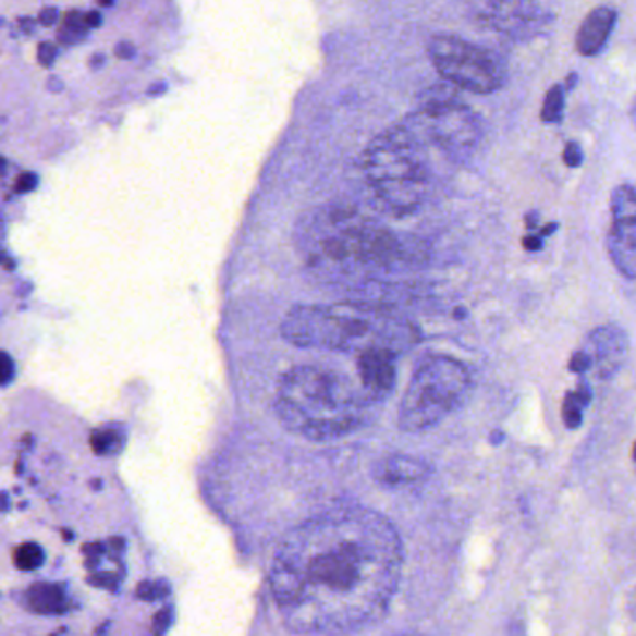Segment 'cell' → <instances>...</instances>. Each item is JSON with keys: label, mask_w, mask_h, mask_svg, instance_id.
<instances>
[{"label": "cell", "mask_w": 636, "mask_h": 636, "mask_svg": "<svg viewBox=\"0 0 636 636\" xmlns=\"http://www.w3.org/2000/svg\"><path fill=\"white\" fill-rule=\"evenodd\" d=\"M396 528L368 507H338L288 534L269 585L288 629L347 636L377 624L402 578Z\"/></svg>", "instance_id": "6da1fadb"}, {"label": "cell", "mask_w": 636, "mask_h": 636, "mask_svg": "<svg viewBox=\"0 0 636 636\" xmlns=\"http://www.w3.org/2000/svg\"><path fill=\"white\" fill-rule=\"evenodd\" d=\"M299 250L308 269L329 280L384 269L403 256L392 230L345 206L318 209L301 222Z\"/></svg>", "instance_id": "7a4b0ae2"}, {"label": "cell", "mask_w": 636, "mask_h": 636, "mask_svg": "<svg viewBox=\"0 0 636 636\" xmlns=\"http://www.w3.org/2000/svg\"><path fill=\"white\" fill-rule=\"evenodd\" d=\"M366 405L370 402L350 377L318 364L293 366L280 376L274 394L280 423L313 441L355 431L363 424Z\"/></svg>", "instance_id": "3957f363"}, {"label": "cell", "mask_w": 636, "mask_h": 636, "mask_svg": "<svg viewBox=\"0 0 636 636\" xmlns=\"http://www.w3.org/2000/svg\"><path fill=\"white\" fill-rule=\"evenodd\" d=\"M413 327L383 308L364 303L301 305L282 321V337L297 347L355 353L390 350L413 344Z\"/></svg>", "instance_id": "277c9868"}, {"label": "cell", "mask_w": 636, "mask_h": 636, "mask_svg": "<svg viewBox=\"0 0 636 636\" xmlns=\"http://www.w3.org/2000/svg\"><path fill=\"white\" fill-rule=\"evenodd\" d=\"M428 144L409 125H394L371 140L363 156V172L371 193L390 213L409 215L428 196Z\"/></svg>", "instance_id": "5b68a950"}, {"label": "cell", "mask_w": 636, "mask_h": 636, "mask_svg": "<svg viewBox=\"0 0 636 636\" xmlns=\"http://www.w3.org/2000/svg\"><path fill=\"white\" fill-rule=\"evenodd\" d=\"M470 371L457 358L429 355L416 366L405 389L397 424L407 433H420L462 407L470 390Z\"/></svg>", "instance_id": "8992f818"}, {"label": "cell", "mask_w": 636, "mask_h": 636, "mask_svg": "<svg viewBox=\"0 0 636 636\" xmlns=\"http://www.w3.org/2000/svg\"><path fill=\"white\" fill-rule=\"evenodd\" d=\"M405 124L426 144H436L449 154L473 150L481 137L480 120L467 103L447 86L424 91L416 111Z\"/></svg>", "instance_id": "52a82bcc"}, {"label": "cell", "mask_w": 636, "mask_h": 636, "mask_svg": "<svg viewBox=\"0 0 636 636\" xmlns=\"http://www.w3.org/2000/svg\"><path fill=\"white\" fill-rule=\"evenodd\" d=\"M428 54L437 73L447 83L473 94H493L506 83V68L494 52L473 41L437 34L429 39Z\"/></svg>", "instance_id": "ba28073f"}, {"label": "cell", "mask_w": 636, "mask_h": 636, "mask_svg": "<svg viewBox=\"0 0 636 636\" xmlns=\"http://www.w3.org/2000/svg\"><path fill=\"white\" fill-rule=\"evenodd\" d=\"M604 245L617 273L636 280V187L629 183L612 191L611 227Z\"/></svg>", "instance_id": "9c48e42d"}, {"label": "cell", "mask_w": 636, "mask_h": 636, "mask_svg": "<svg viewBox=\"0 0 636 636\" xmlns=\"http://www.w3.org/2000/svg\"><path fill=\"white\" fill-rule=\"evenodd\" d=\"M476 17L497 33L513 39H528L543 33L552 21V13L530 2H487L481 4Z\"/></svg>", "instance_id": "30bf717a"}, {"label": "cell", "mask_w": 636, "mask_h": 636, "mask_svg": "<svg viewBox=\"0 0 636 636\" xmlns=\"http://www.w3.org/2000/svg\"><path fill=\"white\" fill-rule=\"evenodd\" d=\"M580 351L590 363L591 374L598 379H609L624 366L629 353V337L617 325H601L586 337Z\"/></svg>", "instance_id": "8fae6325"}, {"label": "cell", "mask_w": 636, "mask_h": 636, "mask_svg": "<svg viewBox=\"0 0 636 636\" xmlns=\"http://www.w3.org/2000/svg\"><path fill=\"white\" fill-rule=\"evenodd\" d=\"M396 355L390 350L364 351L358 355L360 390L368 402H381L396 387Z\"/></svg>", "instance_id": "7c38bea8"}, {"label": "cell", "mask_w": 636, "mask_h": 636, "mask_svg": "<svg viewBox=\"0 0 636 636\" xmlns=\"http://www.w3.org/2000/svg\"><path fill=\"white\" fill-rule=\"evenodd\" d=\"M617 23V12L611 7L594 8L580 23L575 38L577 51L583 57H596L603 51Z\"/></svg>", "instance_id": "4fadbf2b"}, {"label": "cell", "mask_w": 636, "mask_h": 636, "mask_svg": "<svg viewBox=\"0 0 636 636\" xmlns=\"http://www.w3.org/2000/svg\"><path fill=\"white\" fill-rule=\"evenodd\" d=\"M429 467L426 463L407 455H394L384 462L379 463L376 476L377 480L397 486V484H413V481L424 480L428 476Z\"/></svg>", "instance_id": "5bb4252c"}, {"label": "cell", "mask_w": 636, "mask_h": 636, "mask_svg": "<svg viewBox=\"0 0 636 636\" xmlns=\"http://www.w3.org/2000/svg\"><path fill=\"white\" fill-rule=\"evenodd\" d=\"M65 596L60 586L34 585L28 588V607L39 614H59L65 611Z\"/></svg>", "instance_id": "9a60e30c"}, {"label": "cell", "mask_w": 636, "mask_h": 636, "mask_svg": "<svg viewBox=\"0 0 636 636\" xmlns=\"http://www.w3.org/2000/svg\"><path fill=\"white\" fill-rule=\"evenodd\" d=\"M591 402L590 384L580 381L577 390L567 392L562 403V418L570 429H577L583 424V413Z\"/></svg>", "instance_id": "2e32d148"}, {"label": "cell", "mask_w": 636, "mask_h": 636, "mask_svg": "<svg viewBox=\"0 0 636 636\" xmlns=\"http://www.w3.org/2000/svg\"><path fill=\"white\" fill-rule=\"evenodd\" d=\"M88 25H86V13L72 10L64 15V25L59 30V39L65 46H73L86 38L88 34Z\"/></svg>", "instance_id": "e0dca14e"}, {"label": "cell", "mask_w": 636, "mask_h": 636, "mask_svg": "<svg viewBox=\"0 0 636 636\" xmlns=\"http://www.w3.org/2000/svg\"><path fill=\"white\" fill-rule=\"evenodd\" d=\"M541 120L547 124H559L564 120V88L562 86H551V90L547 91L546 101L541 107Z\"/></svg>", "instance_id": "ac0fdd59"}, {"label": "cell", "mask_w": 636, "mask_h": 636, "mask_svg": "<svg viewBox=\"0 0 636 636\" xmlns=\"http://www.w3.org/2000/svg\"><path fill=\"white\" fill-rule=\"evenodd\" d=\"M13 560L21 572H36L46 562V552L36 543H23L13 552Z\"/></svg>", "instance_id": "d6986e66"}, {"label": "cell", "mask_w": 636, "mask_h": 636, "mask_svg": "<svg viewBox=\"0 0 636 636\" xmlns=\"http://www.w3.org/2000/svg\"><path fill=\"white\" fill-rule=\"evenodd\" d=\"M122 447V436L118 429L103 428L94 431L91 436V449L96 454L109 455Z\"/></svg>", "instance_id": "ffe728a7"}, {"label": "cell", "mask_w": 636, "mask_h": 636, "mask_svg": "<svg viewBox=\"0 0 636 636\" xmlns=\"http://www.w3.org/2000/svg\"><path fill=\"white\" fill-rule=\"evenodd\" d=\"M562 157H564V162L570 169H577L585 161V154L580 150V146L577 143H573V140L565 144Z\"/></svg>", "instance_id": "44dd1931"}, {"label": "cell", "mask_w": 636, "mask_h": 636, "mask_svg": "<svg viewBox=\"0 0 636 636\" xmlns=\"http://www.w3.org/2000/svg\"><path fill=\"white\" fill-rule=\"evenodd\" d=\"M567 368H570V371H573V374L583 376V374H588V371H590V363H588V358H586L585 353H583L580 350H577L575 353H573L572 358H570Z\"/></svg>", "instance_id": "7402d4cb"}, {"label": "cell", "mask_w": 636, "mask_h": 636, "mask_svg": "<svg viewBox=\"0 0 636 636\" xmlns=\"http://www.w3.org/2000/svg\"><path fill=\"white\" fill-rule=\"evenodd\" d=\"M57 54H59V49L52 44H41L38 47V60L41 65H51L52 60L57 59Z\"/></svg>", "instance_id": "603a6c76"}, {"label": "cell", "mask_w": 636, "mask_h": 636, "mask_svg": "<svg viewBox=\"0 0 636 636\" xmlns=\"http://www.w3.org/2000/svg\"><path fill=\"white\" fill-rule=\"evenodd\" d=\"M13 371H15V368H13L12 358H10L8 353H4V355H2V366H0L2 387H8V384H10V381H12Z\"/></svg>", "instance_id": "cb8c5ba5"}, {"label": "cell", "mask_w": 636, "mask_h": 636, "mask_svg": "<svg viewBox=\"0 0 636 636\" xmlns=\"http://www.w3.org/2000/svg\"><path fill=\"white\" fill-rule=\"evenodd\" d=\"M60 13L57 8H46V10H41L39 12V23L41 25L51 26L59 21Z\"/></svg>", "instance_id": "d4e9b609"}, {"label": "cell", "mask_w": 636, "mask_h": 636, "mask_svg": "<svg viewBox=\"0 0 636 636\" xmlns=\"http://www.w3.org/2000/svg\"><path fill=\"white\" fill-rule=\"evenodd\" d=\"M36 185V175L34 174H21L17 178V185H15V191L17 193H26V191H30Z\"/></svg>", "instance_id": "484cf974"}, {"label": "cell", "mask_w": 636, "mask_h": 636, "mask_svg": "<svg viewBox=\"0 0 636 636\" xmlns=\"http://www.w3.org/2000/svg\"><path fill=\"white\" fill-rule=\"evenodd\" d=\"M523 247H525L526 250H530V253H538V250H541V247H543V241L536 237V235H525V237H523Z\"/></svg>", "instance_id": "4316f807"}, {"label": "cell", "mask_w": 636, "mask_h": 636, "mask_svg": "<svg viewBox=\"0 0 636 636\" xmlns=\"http://www.w3.org/2000/svg\"><path fill=\"white\" fill-rule=\"evenodd\" d=\"M117 54L118 57H122V59H131L135 54V49H133L131 44H122V46L117 47Z\"/></svg>", "instance_id": "83f0119b"}, {"label": "cell", "mask_w": 636, "mask_h": 636, "mask_svg": "<svg viewBox=\"0 0 636 636\" xmlns=\"http://www.w3.org/2000/svg\"><path fill=\"white\" fill-rule=\"evenodd\" d=\"M86 25L88 28H96L101 25V15L98 12L86 13Z\"/></svg>", "instance_id": "f1b7e54d"}, {"label": "cell", "mask_w": 636, "mask_h": 636, "mask_svg": "<svg viewBox=\"0 0 636 636\" xmlns=\"http://www.w3.org/2000/svg\"><path fill=\"white\" fill-rule=\"evenodd\" d=\"M559 227H560L559 222H549V224H546V227L539 230V235H543V237H547V235L554 234V232L559 230Z\"/></svg>", "instance_id": "f546056e"}, {"label": "cell", "mask_w": 636, "mask_h": 636, "mask_svg": "<svg viewBox=\"0 0 636 636\" xmlns=\"http://www.w3.org/2000/svg\"><path fill=\"white\" fill-rule=\"evenodd\" d=\"M538 211H530V213L526 215L525 221L526 227L528 228H536L538 227Z\"/></svg>", "instance_id": "4dcf8cb0"}, {"label": "cell", "mask_w": 636, "mask_h": 636, "mask_svg": "<svg viewBox=\"0 0 636 636\" xmlns=\"http://www.w3.org/2000/svg\"><path fill=\"white\" fill-rule=\"evenodd\" d=\"M573 85H577V73H572V75L567 77V85H565V88H567V90H572Z\"/></svg>", "instance_id": "1f68e13d"}, {"label": "cell", "mask_w": 636, "mask_h": 636, "mask_svg": "<svg viewBox=\"0 0 636 636\" xmlns=\"http://www.w3.org/2000/svg\"><path fill=\"white\" fill-rule=\"evenodd\" d=\"M631 122L636 127V98L633 99V105H631Z\"/></svg>", "instance_id": "d6a6232c"}, {"label": "cell", "mask_w": 636, "mask_h": 636, "mask_svg": "<svg viewBox=\"0 0 636 636\" xmlns=\"http://www.w3.org/2000/svg\"><path fill=\"white\" fill-rule=\"evenodd\" d=\"M502 439H504V436L502 433L499 436V431H494L493 444H499V442H502Z\"/></svg>", "instance_id": "836d02e7"}, {"label": "cell", "mask_w": 636, "mask_h": 636, "mask_svg": "<svg viewBox=\"0 0 636 636\" xmlns=\"http://www.w3.org/2000/svg\"><path fill=\"white\" fill-rule=\"evenodd\" d=\"M633 460H635V462H636V442H635V447H633Z\"/></svg>", "instance_id": "e575fe53"}]
</instances>
